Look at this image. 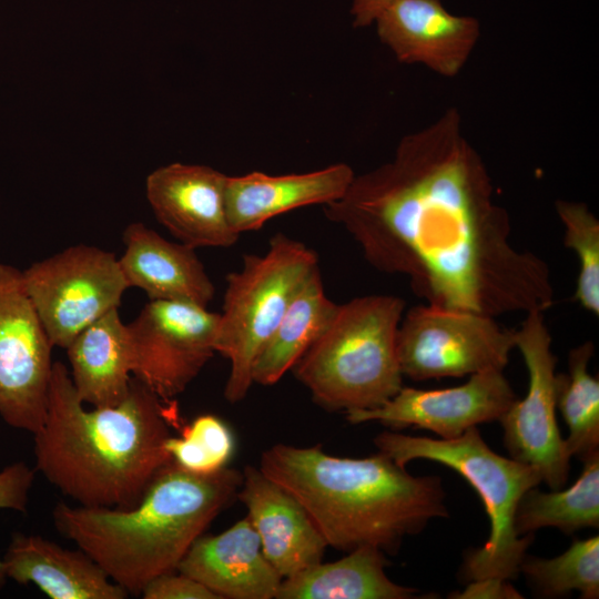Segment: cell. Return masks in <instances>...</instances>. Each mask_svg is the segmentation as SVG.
Returning a JSON list of instances; mask_svg holds the SVG:
<instances>
[{"label":"cell","instance_id":"cell-1","mask_svg":"<svg viewBox=\"0 0 599 599\" xmlns=\"http://www.w3.org/2000/svg\"><path fill=\"white\" fill-rule=\"evenodd\" d=\"M324 214L426 304L494 317L554 304L548 264L511 244L508 212L456 108L403 136L390 161L355 175Z\"/></svg>","mask_w":599,"mask_h":599},{"label":"cell","instance_id":"cell-2","mask_svg":"<svg viewBox=\"0 0 599 599\" xmlns=\"http://www.w3.org/2000/svg\"><path fill=\"white\" fill-rule=\"evenodd\" d=\"M174 412L175 403L133 376L120 404L88 409L67 366L53 362L45 417L32 434L35 470L79 506L133 507L171 461L165 441Z\"/></svg>","mask_w":599,"mask_h":599},{"label":"cell","instance_id":"cell-3","mask_svg":"<svg viewBox=\"0 0 599 599\" xmlns=\"http://www.w3.org/2000/svg\"><path fill=\"white\" fill-rule=\"evenodd\" d=\"M258 468L297 499L327 546L344 552L373 546L396 554L406 537L448 517L439 477L413 476L380 451L349 458L321 445L275 444Z\"/></svg>","mask_w":599,"mask_h":599},{"label":"cell","instance_id":"cell-4","mask_svg":"<svg viewBox=\"0 0 599 599\" xmlns=\"http://www.w3.org/2000/svg\"><path fill=\"white\" fill-rule=\"evenodd\" d=\"M242 471L225 467L194 474L172 460L130 508L58 502L54 527L89 555L128 593L140 596L179 564L211 522L237 496Z\"/></svg>","mask_w":599,"mask_h":599},{"label":"cell","instance_id":"cell-5","mask_svg":"<svg viewBox=\"0 0 599 599\" xmlns=\"http://www.w3.org/2000/svg\"><path fill=\"white\" fill-rule=\"evenodd\" d=\"M405 301L366 295L338 304L323 334L293 366L315 404L329 412L376 408L403 387L396 338Z\"/></svg>","mask_w":599,"mask_h":599},{"label":"cell","instance_id":"cell-6","mask_svg":"<svg viewBox=\"0 0 599 599\" xmlns=\"http://www.w3.org/2000/svg\"><path fill=\"white\" fill-rule=\"evenodd\" d=\"M374 444L378 451L404 467L415 459L443 464L464 477L477 491L489 518L490 530L481 547L467 552L461 566L464 580L517 578L534 536L516 532L515 512L522 495L541 483L534 467L495 453L477 427L451 439L385 430L374 438Z\"/></svg>","mask_w":599,"mask_h":599},{"label":"cell","instance_id":"cell-7","mask_svg":"<svg viewBox=\"0 0 599 599\" xmlns=\"http://www.w3.org/2000/svg\"><path fill=\"white\" fill-rule=\"evenodd\" d=\"M318 268L313 248L276 233L265 254L243 255L242 268L226 275L215 352L230 361L224 387L229 403L241 402L247 395L258 353L298 290Z\"/></svg>","mask_w":599,"mask_h":599},{"label":"cell","instance_id":"cell-8","mask_svg":"<svg viewBox=\"0 0 599 599\" xmlns=\"http://www.w3.org/2000/svg\"><path fill=\"white\" fill-rule=\"evenodd\" d=\"M516 348V329L496 317L429 304L404 312L396 349L400 372L413 380L504 370Z\"/></svg>","mask_w":599,"mask_h":599},{"label":"cell","instance_id":"cell-9","mask_svg":"<svg viewBox=\"0 0 599 599\" xmlns=\"http://www.w3.org/2000/svg\"><path fill=\"white\" fill-rule=\"evenodd\" d=\"M23 284L54 346L67 348L90 324L119 308L128 283L119 258L78 244L31 264Z\"/></svg>","mask_w":599,"mask_h":599},{"label":"cell","instance_id":"cell-10","mask_svg":"<svg viewBox=\"0 0 599 599\" xmlns=\"http://www.w3.org/2000/svg\"><path fill=\"white\" fill-rule=\"evenodd\" d=\"M516 348L528 370V389L499 418L509 456L534 467L541 483L562 488L570 473L571 456L561 436L557 410V358L544 312L526 313L516 329Z\"/></svg>","mask_w":599,"mask_h":599},{"label":"cell","instance_id":"cell-11","mask_svg":"<svg viewBox=\"0 0 599 599\" xmlns=\"http://www.w3.org/2000/svg\"><path fill=\"white\" fill-rule=\"evenodd\" d=\"M219 316L196 304L149 301L126 324L132 376L162 402L174 404L216 353Z\"/></svg>","mask_w":599,"mask_h":599},{"label":"cell","instance_id":"cell-12","mask_svg":"<svg viewBox=\"0 0 599 599\" xmlns=\"http://www.w3.org/2000/svg\"><path fill=\"white\" fill-rule=\"evenodd\" d=\"M52 347L22 272L0 263V416L10 427L34 434L42 425Z\"/></svg>","mask_w":599,"mask_h":599},{"label":"cell","instance_id":"cell-13","mask_svg":"<svg viewBox=\"0 0 599 599\" xmlns=\"http://www.w3.org/2000/svg\"><path fill=\"white\" fill-rule=\"evenodd\" d=\"M517 398L504 370L488 369L455 387H402L383 405L348 410L345 418L352 425L375 420L394 430L416 427L451 439L480 424L499 420Z\"/></svg>","mask_w":599,"mask_h":599},{"label":"cell","instance_id":"cell-14","mask_svg":"<svg viewBox=\"0 0 599 599\" xmlns=\"http://www.w3.org/2000/svg\"><path fill=\"white\" fill-rule=\"evenodd\" d=\"M226 179L207 165L175 162L148 175L146 199L158 221L181 243L193 248L230 247L240 234L226 214Z\"/></svg>","mask_w":599,"mask_h":599},{"label":"cell","instance_id":"cell-15","mask_svg":"<svg viewBox=\"0 0 599 599\" xmlns=\"http://www.w3.org/2000/svg\"><path fill=\"white\" fill-rule=\"evenodd\" d=\"M377 35L396 59L456 77L479 37V21L450 13L440 0H394L375 19Z\"/></svg>","mask_w":599,"mask_h":599},{"label":"cell","instance_id":"cell-16","mask_svg":"<svg viewBox=\"0 0 599 599\" xmlns=\"http://www.w3.org/2000/svg\"><path fill=\"white\" fill-rule=\"evenodd\" d=\"M237 498L247 510L261 549L282 579L322 561L326 541L304 507L260 468L246 466Z\"/></svg>","mask_w":599,"mask_h":599},{"label":"cell","instance_id":"cell-17","mask_svg":"<svg viewBox=\"0 0 599 599\" xmlns=\"http://www.w3.org/2000/svg\"><path fill=\"white\" fill-rule=\"evenodd\" d=\"M219 599H275L282 577L267 561L247 517L201 536L177 566Z\"/></svg>","mask_w":599,"mask_h":599},{"label":"cell","instance_id":"cell-18","mask_svg":"<svg viewBox=\"0 0 599 599\" xmlns=\"http://www.w3.org/2000/svg\"><path fill=\"white\" fill-rule=\"evenodd\" d=\"M355 173L336 163L307 173L268 175L251 172L229 176L225 185L226 214L238 234L260 230L271 219L313 204H328L342 197Z\"/></svg>","mask_w":599,"mask_h":599},{"label":"cell","instance_id":"cell-19","mask_svg":"<svg viewBox=\"0 0 599 599\" xmlns=\"http://www.w3.org/2000/svg\"><path fill=\"white\" fill-rule=\"evenodd\" d=\"M119 264L129 287L142 290L150 301H174L207 307L215 287L195 248L167 241L143 223L123 232Z\"/></svg>","mask_w":599,"mask_h":599},{"label":"cell","instance_id":"cell-20","mask_svg":"<svg viewBox=\"0 0 599 599\" xmlns=\"http://www.w3.org/2000/svg\"><path fill=\"white\" fill-rule=\"evenodd\" d=\"M7 578L34 585L51 599H124L129 593L80 548L14 534L2 558Z\"/></svg>","mask_w":599,"mask_h":599},{"label":"cell","instance_id":"cell-21","mask_svg":"<svg viewBox=\"0 0 599 599\" xmlns=\"http://www.w3.org/2000/svg\"><path fill=\"white\" fill-rule=\"evenodd\" d=\"M65 349L71 380L84 404L109 407L126 397L133 355L128 325L121 319L119 308L85 327Z\"/></svg>","mask_w":599,"mask_h":599},{"label":"cell","instance_id":"cell-22","mask_svg":"<svg viewBox=\"0 0 599 599\" xmlns=\"http://www.w3.org/2000/svg\"><path fill=\"white\" fill-rule=\"evenodd\" d=\"M385 552L363 546L333 562H318L281 581L275 599H412L419 591L394 582Z\"/></svg>","mask_w":599,"mask_h":599},{"label":"cell","instance_id":"cell-23","mask_svg":"<svg viewBox=\"0 0 599 599\" xmlns=\"http://www.w3.org/2000/svg\"><path fill=\"white\" fill-rule=\"evenodd\" d=\"M338 304L324 290L319 268L298 290L274 332L258 353L253 384L271 386L293 368L332 322Z\"/></svg>","mask_w":599,"mask_h":599},{"label":"cell","instance_id":"cell-24","mask_svg":"<svg viewBox=\"0 0 599 599\" xmlns=\"http://www.w3.org/2000/svg\"><path fill=\"white\" fill-rule=\"evenodd\" d=\"M578 479L566 489L546 493L537 487L527 490L515 512L519 536L554 527L566 535L599 526V453L582 460Z\"/></svg>","mask_w":599,"mask_h":599},{"label":"cell","instance_id":"cell-25","mask_svg":"<svg viewBox=\"0 0 599 599\" xmlns=\"http://www.w3.org/2000/svg\"><path fill=\"white\" fill-rule=\"evenodd\" d=\"M593 352L590 341L576 346L568 355V374H557V409L569 430L565 441L580 460L599 453V380L588 370Z\"/></svg>","mask_w":599,"mask_h":599},{"label":"cell","instance_id":"cell-26","mask_svg":"<svg viewBox=\"0 0 599 599\" xmlns=\"http://www.w3.org/2000/svg\"><path fill=\"white\" fill-rule=\"evenodd\" d=\"M520 572L541 597L558 598L578 591L582 599H597L599 537L576 539L565 552L554 558L526 555Z\"/></svg>","mask_w":599,"mask_h":599},{"label":"cell","instance_id":"cell-27","mask_svg":"<svg viewBox=\"0 0 599 599\" xmlns=\"http://www.w3.org/2000/svg\"><path fill=\"white\" fill-rule=\"evenodd\" d=\"M555 210L564 225V242L578 256L580 268L575 300L599 315V221L586 203L557 200Z\"/></svg>","mask_w":599,"mask_h":599},{"label":"cell","instance_id":"cell-28","mask_svg":"<svg viewBox=\"0 0 599 599\" xmlns=\"http://www.w3.org/2000/svg\"><path fill=\"white\" fill-rule=\"evenodd\" d=\"M234 436L220 417L203 414L170 436L165 449L171 460L194 474H213L225 467L234 453Z\"/></svg>","mask_w":599,"mask_h":599},{"label":"cell","instance_id":"cell-29","mask_svg":"<svg viewBox=\"0 0 599 599\" xmlns=\"http://www.w3.org/2000/svg\"><path fill=\"white\" fill-rule=\"evenodd\" d=\"M34 473L23 461L13 463L0 470V509L26 510ZM7 579L0 558V589Z\"/></svg>","mask_w":599,"mask_h":599},{"label":"cell","instance_id":"cell-30","mask_svg":"<svg viewBox=\"0 0 599 599\" xmlns=\"http://www.w3.org/2000/svg\"><path fill=\"white\" fill-rule=\"evenodd\" d=\"M140 596L144 599H219L204 585L177 570L152 579Z\"/></svg>","mask_w":599,"mask_h":599},{"label":"cell","instance_id":"cell-31","mask_svg":"<svg viewBox=\"0 0 599 599\" xmlns=\"http://www.w3.org/2000/svg\"><path fill=\"white\" fill-rule=\"evenodd\" d=\"M449 598L458 599H517L521 593L509 582L501 578H481L468 581L461 591L451 592Z\"/></svg>","mask_w":599,"mask_h":599},{"label":"cell","instance_id":"cell-32","mask_svg":"<svg viewBox=\"0 0 599 599\" xmlns=\"http://www.w3.org/2000/svg\"><path fill=\"white\" fill-rule=\"evenodd\" d=\"M394 0H353L351 13L353 26L363 28L372 24L378 14Z\"/></svg>","mask_w":599,"mask_h":599}]
</instances>
